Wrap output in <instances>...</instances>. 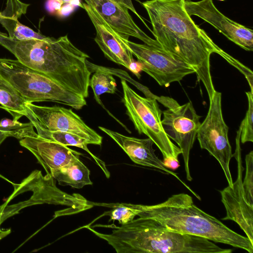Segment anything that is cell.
Segmentation results:
<instances>
[{
    "mask_svg": "<svg viewBox=\"0 0 253 253\" xmlns=\"http://www.w3.org/2000/svg\"><path fill=\"white\" fill-rule=\"evenodd\" d=\"M185 0H149L142 3L155 40L166 51L191 66L204 85L209 100L215 91L210 57L224 51L197 25L185 9Z\"/></svg>",
    "mask_w": 253,
    "mask_h": 253,
    "instance_id": "1",
    "label": "cell"
},
{
    "mask_svg": "<svg viewBox=\"0 0 253 253\" xmlns=\"http://www.w3.org/2000/svg\"><path fill=\"white\" fill-rule=\"evenodd\" d=\"M0 44L26 66L71 91L88 97L91 72L87 59L89 57L75 46L67 36L17 41L0 32Z\"/></svg>",
    "mask_w": 253,
    "mask_h": 253,
    "instance_id": "2",
    "label": "cell"
},
{
    "mask_svg": "<svg viewBox=\"0 0 253 253\" xmlns=\"http://www.w3.org/2000/svg\"><path fill=\"white\" fill-rule=\"evenodd\" d=\"M109 227L110 234L99 232L89 225L84 226L95 235L106 241L117 253H230L213 242L200 237L169 230L155 221L139 217L116 226L114 224L95 225Z\"/></svg>",
    "mask_w": 253,
    "mask_h": 253,
    "instance_id": "3",
    "label": "cell"
},
{
    "mask_svg": "<svg viewBox=\"0 0 253 253\" xmlns=\"http://www.w3.org/2000/svg\"><path fill=\"white\" fill-rule=\"evenodd\" d=\"M137 216L151 219L171 231L230 245L249 253L253 252V243L247 237L236 233L202 211L187 194L173 195L156 205H141Z\"/></svg>",
    "mask_w": 253,
    "mask_h": 253,
    "instance_id": "4",
    "label": "cell"
},
{
    "mask_svg": "<svg viewBox=\"0 0 253 253\" xmlns=\"http://www.w3.org/2000/svg\"><path fill=\"white\" fill-rule=\"evenodd\" d=\"M0 74L27 102L52 101L76 110L86 105L82 96L18 60L0 58Z\"/></svg>",
    "mask_w": 253,
    "mask_h": 253,
    "instance_id": "5",
    "label": "cell"
},
{
    "mask_svg": "<svg viewBox=\"0 0 253 253\" xmlns=\"http://www.w3.org/2000/svg\"><path fill=\"white\" fill-rule=\"evenodd\" d=\"M123 102L126 113L135 129L151 139L162 153L163 158H178L180 149L175 145L165 133L161 123L162 112L156 98L144 97L137 94L122 80Z\"/></svg>",
    "mask_w": 253,
    "mask_h": 253,
    "instance_id": "6",
    "label": "cell"
},
{
    "mask_svg": "<svg viewBox=\"0 0 253 253\" xmlns=\"http://www.w3.org/2000/svg\"><path fill=\"white\" fill-rule=\"evenodd\" d=\"M156 99L167 108L162 112V125L167 135L176 142L180 149L186 177L191 181L192 178L189 165L190 153L201 124V116L197 114L191 102L181 105L169 96L156 95Z\"/></svg>",
    "mask_w": 253,
    "mask_h": 253,
    "instance_id": "7",
    "label": "cell"
},
{
    "mask_svg": "<svg viewBox=\"0 0 253 253\" xmlns=\"http://www.w3.org/2000/svg\"><path fill=\"white\" fill-rule=\"evenodd\" d=\"M228 130L222 115L221 93L215 90L210 100L207 115L198 128L196 137L201 148L206 150L219 163L228 185L231 186L233 181L229 165L233 154Z\"/></svg>",
    "mask_w": 253,
    "mask_h": 253,
    "instance_id": "8",
    "label": "cell"
},
{
    "mask_svg": "<svg viewBox=\"0 0 253 253\" xmlns=\"http://www.w3.org/2000/svg\"><path fill=\"white\" fill-rule=\"evenodd\" d=\"M124 42L141 66L142 71L153 78L160 86H169L175 82L195 73L189 65L169 53L162 47Z\"/></svg>",
    "mask_w": 253,
    "mask_h": 253,
    "instance_id": "9",
    "label": "cell"
},
{
    "mask_svg": "<svg viewBox=\"0 0 253 253\" xmlns=\"http://www.w3.org/2000/svg\"><path fill=\"white\" fill-rule=\"evenodd\" d=\"M26 117L36 129L63 131L76 134L89 144L101 145L102 137L88 126L72 109L59 106H42L28 102Z\"/></svg>",
    "mask_w": 253,
    "mask_h": 253,
    "instance_id": "10",
    "label": "cell"
},
{
    "mask_svg": "<svg viewBox=\"0 0 253 253\" xmlns=\"http://www.w3.org/2000/svg\"><path fill=\"white\" fill-rule=\"evenodd\" d=\"M240 133L239 128L235 139V151L233 154L237 163V179L231 186L228 185L220 191L221 201L226 211V215L222 219L235 222L253 243V206L247 202L242 185L244 168L241 157Z\"/></svg>",
    "mask_w": 253,
    "mask_h": 253,
    "instance_id": "11",
    "label": "cell"
},
{
    "mask_svg": "<svg viewBox=\"0 0 253 253\" xmlns=\"http://www.w3.org/2000/svg\"><path fill=\"white\" fill-rule=\"evenodd\" d=\"M185 6L190 16H197L209 23L245 50H253V30L225 16L215 7L212 0H185Z\"/></svg>",
    "mask_w": 253,
    "mask_h": 253,
    "instance_id": "12",
    "label": "cell"
},
{
    "mask_svg": "<svg viewBox=\"0 0 253 253\" xmlns=\"http://www.w3.org/2000/svg\"><path fill=\"white\" fill-rule=\"evenodd\" d=\"M96 31L94 41L109 60L129 70L135 61L133 54L125 43L123 38L113 30L99 14L91 6L82 3Z\"/></svg>",
    "mask_w": 253,
    "mask_h": 253,
    "instance_id": "13",
    "label": "cell"
},
{
    "mask_svg": "<svg viewBox=\"0 0 253 253\" xmlns=\"http://www.w3.org/2000/svg\"><path fill=\"white\" fill-rule=\"evenodd\" d=\"M93 8L106 22L123 39H138L145 44L160 46L156 40L143 32L134 22L126 6L111 0H84Z\"/></svg>",
    "mask_w": 253,
    "mask_h": 253,
    "instance_id": "14",
    "label": "cell"
},
{
    "mask_svg": "<svg viewBox=\"0 0 253 253\" xmlns=\"http://www.w3.org/2000/svg\"><path fill=\"white\" fill-rule=\"evenodd\" d=\"M99 128L110 137L125 151L132 161L143 166L159 169L161 172L170 174L178 179L194 196L200 200V196L187 185L178 176L177 173L166 168L156 155L153 148L154 144L149 138L140 139L127 136L102 126Z\"/></svg>",
    "mask_w": 253,
    "mask_h": 253,
    "instance_id": "15",
    "label": "cell"
},
{
    "mask_svg": "<svg viewBox=\"0 0 253 253\" xmlns=\"http://www.w3.org/2000/svg\"><path fill=\"white\" fill-rule=\"evenodd\" d=\"M20 144L31 152L46 174L68 164L78 152L39 136L20 140Z\"/></svg>",
    "mask_w": 253,
    "mask_h": 253,
    "instance_id": "16",
    "label": "cell"
},
{
    "mask_svg": "<svg viewBox=\"0 0 253 253\" xmlns=\"http://www.w3.org/2000/svg\"><path fill=\"white\" fill-rule=\"evenodd\" d=\"M28 5L19 0H7L5 9L0 12V23L12 40L24 41L43 39L46 37L18 21V18L26 12Z\"/></svg>",
    "mask_w": 253,
    "mask_h": 253,
    "instance_id": "17",
    "label": "cell"
},
{
    "mask_svg": "<svg viewBox=\"0 0 253 253\" xmlns=\"http://www.w3.org/2000/svg\"><path fill=\"white\" fill-rule=\"evenodd\" d=\"M78 152L65 165L52 170L49 173L61 185H69L76 188H82L92 185L90 171L80 160L81 155Z\"/></svg>",
    "mask_w": 253,
    "mask_h": 253,
    "instance_id": "18",
    "label": "cell"
},
{
    "mask_svg": "<svg viewBox=\"0 0 253 253\" xmlns=\"http://www.w3.org/2000/svg\"><path fill=\"white\" fill-rule=\"evenodd\" d=\"M14 190L8 199L0 206V225L6 219L19 213L20 211L29 206L43 204H49L50 197L47 192L42 188L36 187L32 189L33 194L28 199L12 205H9L10 201L14 197L25 192L24 184L21 182L19 184H13Z\"/></svg>",
    "mask_w": 253,
    "mask_h": 253,
    "instance_id": "19",
    "label": "cell"
},
{
    "mask_svg": "<svg viewBox=\"0 0 253 253\" xmlns=\"http://www.w3.org/2000/svg\"><path fill=\"white\" fill-rule=\"evenodd\" d=\"M27 103L0 74V104L12 116L13 119L18 120L26 116Z\"/></svg>",
    "mask_w": 253,
    "mask_h": 253,
    "instance_id": "20",
    "label": "cell"
},
{
    "mask_svg": "<svg viewBox=\"0 0 253 253\" xmlns=\"http://www.w3.org/2000/svg\"><path fill=\"white\" fill-rule=\"evenodd\" d=\"M36 130L39 136L43 139L55 142L66 146H75L85 150L93 157L97 165L105 173L106 176L107 178L109 177L110 173L104 163L90 152L87 148V145L89 144V143L86 140L70 132L63 131L51 132L41 129H37Z\"/></svg>",
    "mask_w": 253,
    "mask_h": 253,
    "instance_id": "21",
    "label": "cell"
},
{
    "mask_svg": "<svg viewBox=\"0 0 253 253\" xmlns=\"http://www.w3.org/2000/svg\"><path fill=\"white\" fill-rule=\"evenodd\" d=\"M95 71L90 79L89 86L91 88L94 99L101 105L103 104L100 96L105 93L114 94L117 90V84L115 78L109 72L93 69L90 70Z\"/></svg>",
    "mask_w": 253,
    "mask_h": 253,
    "instance_id": "22",
    "label": "cell"
},
{
    "mask_svg": "<svg viewBox=\"0 0 253 253\" xmlns=\"http://www.w3.org/2000/svg\"><path fill=\"white\" fill-rule=\"evenodd\" d=\"M92 206L100 205L112 209L105 212L102 215H108L110 217L109 222L111 220H117L121 225L127 223L133 219L141 211V205H135L127 203L99 204L91 202Z\"/></svg>",
    "mask_w": 253,
    "mask_h": 253,
    "instance_id": "23",
    "label": "cell"
},
{
    "mask_svg": "<svg viewBox=\"0 0 253 253\" xmlns=\"http://www.w3.org/2000/svg\"><path fill=\"white\" fill-rule=\"evenodd\" d=\"M0 126L8 134L9 137H14L19 140L27 137L39 136L30 122L22 123L16 120L3 118L0 120Z\"/></svg>",
    "mask_w": 253,
    "mask_h": 253,
    "instance_id": "24",
    "label": "cell"
},
{
    "mask_svg": "<svg viewBox=\"0 0 253 253\" xmlns=\"http://www.w3.org/2000/svg\"><path fill=\"white\" fill-rule=\"evenodd\" d=\"M248 98V108L245 117L241 123L240 142L244 144L253 142V93L251 91L246 92Z\"/></svg>",
    "mask_w": 253,
    "mask_h": 253,
    "instance_id": "25",
    "label": "cell"
},
{
    "mask_svg": "<svg viewBox=\"0 0 253 253\" xmlns=\"http://www.w3.org/2000/svg\"><path fill=\"white\" fill-rule=\"evenodd\" d=\"M245 163L246 172L242 185L247 202L253 206V151L246 155Z\"/></svg>",
    "mask_w": 253,
    "mask_h": 253,
    "instance_id": "26",
    "label": "cell"
},
{
    "mask_svg": "<svg viewBox=\"0 0 253 253\" xmlns=\"http://www.w3.org/2000/svg\"><path fill=\"white\" fill-rule=\"evenodd\" d=\"M223 58L244 75L250 85V91L253 93V74L252 71L227 53H226Z\"/></svg>",
    "mask_w": 253,
    "mask_h": 253,
    "instance_id": "27",
    "label": "cell"
},
{
    "mask_svg": "<svg viewBox=\"0 0 253 253\" xmlns=\"http://www.w3.org/2000/svg\"><path fill=\"white\" fill-rule=\"evenodd\" d=\"M116 3L118 4L123 5L126 7H127L129 10H131L133 12L136 16L141 20V21L143 23V24L147 27V28L152 33V31L150 30V29L148 27V26L145 24L144 21L141 18V17L136 12L133 4L132 0H111ZM139 1L138 0H134Z\"/></svg>",
    "mask_w": 253,
    "mask_h": 253,
    "instance_id": "28",
    "label": "cell"
},
{
    "mask_svg": "<svg viewBox=\"0 0 253 253\" xmlns=\"http://www.w3.org/2000/svg\"><path fill=\"white\" fill-rule=\"evenodd\" d=\"M163 163L166 168L172 170H176L180 166L178 158L173 157L165 158L163 159Z\"/></svg>",
    "mask_w": 253,
    "mask_h": 253,
    "instance_id": "29",
    "label": "cell"
},
{
    "mask_svg": "<svg viewBox=\"0 0 253 253\" xmlns=\"http://www.w3.org/2000/svg\"><path fill=\"white\" fill-rule=\"evenodd\" d=\"M7 137H9L8 134L0 126V145Z\"/></svg>",
    "mask_w": 253,
    "mask_h": 253,
    "instance_id": "30",
    "label": "cell"
},
{
    "mask_svg": "<svg viewBox=\"0 0 253 253\" xmlns=\"http://www.w3.org/2000/svg\"><path fill=\"white\" fill-rule=\"evenodd\" d=\"M57 2H58L59 4H62L63 3L70 2L71 1L73 0H55Z\"/></svg>",
    "mask_w": 253,
    "mask_h": 253,
    "instance_id": "31",
    "label": "cell"
},
{
    "mask_svg": "<svg viewBox=\"0 0 253 253\" xmlns=\"http://www.w3.org/2000/svg\"><path fill=\"white\" fill-rule=\"evenodd\" d=\"M0 108H1V106H0Z\"/></svg>",
    "mask_w": 253,
    "mask_h": 253,
    "instance_id": "32",
    "label": "cell"
}]
</instances>
